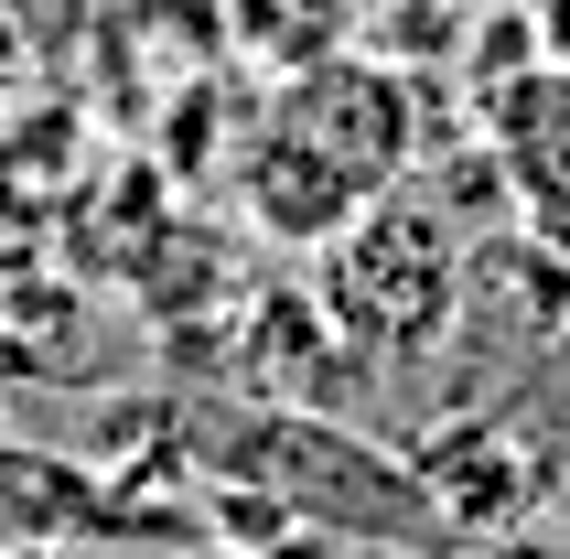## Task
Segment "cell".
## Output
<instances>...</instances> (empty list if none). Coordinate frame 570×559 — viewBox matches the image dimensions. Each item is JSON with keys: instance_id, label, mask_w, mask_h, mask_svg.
Here are the masks:
<instances>
[{"instance_id": "cell-1", "label": "cell", "mask_w": 570, "mask_h": 559, "mask_svg": "<svg viewBox=\"0 0 570 559\" xmlns=\"http://www.w3.org/2000/svg\"><path fill=\"white\" fill-rule=\"evenodd\" d=\"M420 151V119H410V87L387 65H313L269 97V119L248 140V216L281 237V248H323L345 237L377 194H399Z\"/></svg>"}, {"instance_id": "cell-2", "label": "cell", "mask_w": 570, "mask_h": 559, "mask_svg": "<svg viewBox=\"0 0 570 559\" xmlns=\"http://www.w3.org/2000/svg\"><path fill=\"white\" fill-rule=\"evenodd\" d=\"M452 312H463V248L431 205L377 194L345 237H323V323L345 344H366L377 366L442 355Z\"/></svg>"}, {"instance_id": "cell-3", "label": "cell", "mask_w": 570, "mask_h": 559, "mask_svg": "<svg viewBox=\"0 0 570 559\" xmlns=\"http://www.w3.org/2000/svg\"><path fill=\"white\" fill-rule=\"evenodd\" d=\"M484 151L528 205V226L570 237V65H517L484 87Z\"/></svg>"}, {"instance_id": "cell-4", "label": "cell", "mask_w": 570, "mask_h": 559, "mask_svg": "<svg viewBox=\"0 0 570 559\" xmlns=\"http://www.w3.org/2000/svg\"><path fill=\"white\" fill-rule=\"evenodd\" d=\"M97 517V484L55 452H22L0 441V549H32V538H76Z\"/></svg>"}, {"instance_id": "cell-5", "label": "cell", "mask_w": 570, "mask_h": 559, "mask_svg": "<svg viewBox=\"0 0 570 559\" xmlns=\"http://www.w3.org/2000/svg\"><path fill=\"white\" fill-rule=\"evenodd\" d=\"M528 43L539 65H570V0H528Z\"/></svg>"}, {"instance_id": "cell-6", "label": "cell", "mask_w": 570, "mask_h": 559, "mask_svg": "<svg viewBox=\"0 0 570 559\" xmlns=\"http://www.w3.org/2000/svg\"><path fill=\"white\" fill-rule=\"evenodd\" d=\"M205 559H258V549H205ZM291 559H302V549H291Z\"/></svg>"}]
</instances>
